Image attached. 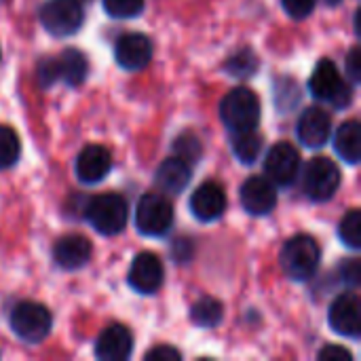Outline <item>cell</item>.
Instances as JSON below:
<instances>
[{"mask_svg":"<svg viewBox=\"0 0 361 361\" xmlns=\"http://www.w3.org/2000/svg\"><path fill=\"white\" fill-rule=\"evenodd\" d=\"M319 260H322V250L311 235L292 237L283 245L281 256H279L283 273L294 281L311 279L319 269Z\"/></svg>","mask_w":361,"mask_h":361,"instance_id":"obj_1","label":"cell"},{"mask_svg":"<svg viewBox=\"0 0 361 361\" xmlns=\"http://www.w3.org/2000/svg\"><path fill=\"white\" fill-rule=\"evenodd\" d=\"M220 118L233 131H252L260 123V99L247 87H237L222 97Z\"/></svg>","mask_w":361,"mask_h":361,"instance_id":"obj_2","label":"cell"},{"mask_svg":"<svg viewBox=\"0 0 361 361\" xmlns=\"http://www.w3.org/2000/svg\"><path fill=\"white\" fill-rule=\"evenodd\" d=\"M127 218L129 207L125 197H121L118 192L97 195L87 205V220L104 237H114L123 233L127 226Z\"/></svg>","mask_w":361,"mask_h":361,"instance_id":"obj_3","label":"cell"},{"mask_svg":"<svg viewBox=\"0 0 361 361\" xmlns=\"http://www.w3.org/2000/svg\"><path fill=\"white\" fill-rule=\"evenodd\" d=\"M309 89H311L313 97H317L319 102H330L338 110L347 108L353 97L351 87L343 80V76L332 59L317 61V66L311 74V80H309Z\"/></svg>","mask_w":361,"mask_h":361,"instance_id":"obj_4","label":"cell"},{"mask_svg":"<svg viewBox=\"0 0 361 361\" xmlns=\"http://www.w3.org/2000/svg\"><path fill=\"white\" fill-rule=\"evenodd\" d=\"M341 186V169L328 157H315L305 165L302 190L311 201H330Z\"/></svg>","mask_w":361,"mask_h":361,"instance_id":"obj_5","label":"cell"},{"mask_svg":"<svg viewBox=\"0 0 361 361\" xmlns=\"http://www.w3.org/2000/svg\"><path fill=\"white\" fill-rule=\"evenodd\" d=\"M53 326V317L47 307L38 302H19L11 311V330L23 343L36 345L42 343Z\"/></svg>","mask_w":361,"mask_h":361,"instance_id":"obj_6","label":"cell"},{"mask_svg":"<svg viewBox=\"0 0 361 361\" xmlns=\"http://www.w3.org/2000/svg\"><path fill=\"white\" fill-rule=\"evenodd\" d=\"M137 231L146 237H161L173 224V205L165 195L148 192L137 201L135 209Z\"/></svg>","mask_w":361,"mask_h":361,"instance_id":"obj_7","label":"cell"},{"mask_svg":"<svg viewBox=\"0 0 361 361\" xmlns=\"http://www.w3.org/2000/svg\"><path fill=\"white\" fill-rule=\"evenodd\" d=\"M85 11L78 0H49L40 8V23L51 36H72L80 30Z\"/></svg>","mask_w":361,"mask_h":361,"instance_id":"obj_8","label":"cell"},{"mask_svg":"<svg viewBox=\"0 0 361 361\" xmlns=\"http://www.w3.org/2000/svg\"><path fill=\"white\" fill-rule=\"evenodd\" d=\"M300 171V154L290 142H277L267 159H264V173L275 186H292Z\"/></svg>","mask_w":361,"mask_h":361,"instance_id":"obj_9","label":"cell"},{"mask_svg":"<svg viewBox=\"0 0 361 361\" xmlns=\"http://www.w3.org/2000/svg\"><path fill=\"white\" fill-rule=\"evenodd\" d=\"M163 277H165V271H163V262L159 260V256L152 252H142L131 262L127 281L131 290L148 296V294L159 292V288L163 286Z\"/></svg>","mask_w":361,"mask_h":361,"instance_id":"obj_10","label":"cell"},{"mask_svg":"<svg viewBox=\"0 0 361 361\" xmlns=\"http://www.w3.org/2000/svg\"><path fill=\"white\" fill-rule=\"evenodd\" d=\"M114 57H116V63L121 68L129 70V72L144 70L152 59V42H150L148 36H144L140 32L123 34L116 40Z\"/></svg>","mask_w":361,"mask_h":361,"instance_id":"obj_11","label":"cell"},{"mask_svg":"<svg viewBox=\"0 0 361 361\" xmlns=\"http://www.w3.org/2000/svg\"><path fill=\"white\" fill-rule=\"evenodd\" d=\"M241 205L250 216H267L277 205V188L264 176H252L241 186Z\"/></svg>","mask_w":361,"mask_h":361,"instance_id":"obj_12","label":"cell"},{"mask_svg":"<svg viewBox=\"0 0 361 361\" xmlns=\"http://www.w3.org/2000/svg\"><path fill=\"white\" fill-rule=\"evenodd\" d=\"M360 298L355 294H341L330 311H328V322L330 328L347 338H360L361 319H360Z\"/></svg>","mask_w":361,"mask_h":361,"instance_id":"obj_13","label":"cell"},{"mask_svg":"<svg viewBox=\"0 0 361 361\" xmlns=\"http://www.w3.org/2000/svg\"><path fill=\"white\" fill-rule=\"evenodd\" d=\"M133 353V336L129 328L114 324L102 330L95 341V357L102 361H125Z\"/></svg>","mask_w":361,"mask_h":361,"instance_id":"obj_14","label":"cell"},{"mask_svg":"<svg viewBox=\"0 0 361 361\" xmlns=\"http://www.w3.org/2000/svg\"><path fill=\"white\" fill-rule=\"evenodd\" d=\"M226 209V192L218 182H203L190 197V212L199 222H214Z\"/></svg>","mask_w":361,"mask_h":361,"instance_id":"obj_15","label":"cell"},{"mask_svg":"<svg viewBox=\"0 0 361 361\" xmlns=\"http://www.w3.org/2000/svg\"><path fill=\"white\" fill-rule=\"evenodd\" d=\"M298 140L309 146V148H322L324 144H328L330 133H332V118L330 114L319 108V106H311L302 112L300 121H298Z\"/></svg>","mask_w":361,"mask_h":361,"instance_id":"obj_16","label":"cell"},{"mask_svg":"<svg viewBox=\"0 0 361 361\" xmlns=\"http://www.w3.org/2000/svg\"><path fill=\"white\" fill-rule=\"evenodd\" d=\"M110 169H112V157L104 146H97V144L82 148L74 165L76 178L85 184L102 182L110 173Z\"/></svg>","mask_w":361,"mask_h":361,"instance_id":"obj_17","label":"cell"},{"mask_svg":"<svg viewBox=\"0 0 361 361\" xmlns=\"http://www.w3.org/2000/svg\"><path fill=\"white\" fill-rule=\"evenodd\" d=\"M53 258L57 267L66 271H76L85 267L91 258V243L82 235H66L53 247Z\"/></svg>","mask_w":361,"mask_h":361,"instance_id":"obj_18","label":"cell"},{"mask_svg":"<svg viewBox=\"0 0 361 361\" xmlns=\"http://www.w3.org/2000/svg\"><path fill=\"white\" fill-rule=\"evenodd\" d=\"M188 182H190V165L180 157L165 159L157 169V184L163 192L180 195L186 190Z\"/></svg>","mask_w":361,"mask_h":361,"instance_id":"obj_19","label":"cell"},{"mask_svg":"<svg viewBox=\"0 0 361 361\" xmlns=\"http://www.w3.org/2000/svg\"><path fill=\"white\" fill-rule=\"evenodd\" d=\"M334 150L336 154L349 163L357 165L361 159V125L357 121H347L338 127L334 135Z\"/></svg>","mask_w":361,"mask_h":361,"instance_id":"obj_20","label":"cell"},{"mask_svg":"<svg viewBox=\"0 0 361 361\" xmlns=\"http://www.w3.org/2000/svg\"><path fill=\"white\" fill-rule=\"evenodd\" d=\"M57 63H59V80H63L66 85L78 87L87 78L89 63H87V57L78 49H66L61 57L57 59Z\"/></svg>","mask_w":361,"mask_h":361,"instance_id":"obj_21","label":"cell"},{"mask_svg":"<svg viewBox=\"0 0 361 361\" xmlns=\"http://www.w3.org/2000/svg\"><path fill=\"white\" fill-rule=\"evenodd\" d=\"M222 317H224V307L220 300L212 296H203L190 307V322L199 328H216L222 322Z\"/></svg>","mask_w":361,"mask_h":361,"instance_id":"obj_22","label":"cell"},{"mask_svg":"<svg viewBox=\"0 0 361 361\" xmlns=\"http://www.w3.org/2000/svg\"><path fill=\"white\" fill-rule=\"evenodd\" d=\"M233 152L241 163L252 165L258 161V157L262 152V137L254 129L233 133Z\"/></svg>","mask_w":361,"mask_h":361,"instance_id":"obj_23","label":"cell"},{"mask_svg":"<svg viewBox=\"0 0 361 361\" xmlns=\"http://www.w3.org/2000/svg\"><path fill=\"white\" fill-rule=\"evenodd\" d=\"M21 154V144H19V135L15 133V129L0 125V169H8L17 163Z\"/></svg>","mask_w":361,"mask_h":361,"instance_id":"obj_24","label":"cell"},{"mask_svg":"<svg viewBox=\"0 0 361 361\" xmlns=\"http://www.w3.org/2000/svg\"><path fill=\"white\" fill-rule=\"evenodd\" d=\"M224 68H226V72L231 76L247 78V76H252L258 70V57L254 55L252 49H241V51H237L235 55L228 57Z\"/></svg>","mask_w":361,"mask_h":361,"instance_id":"obj_25","label":"cell"},{"mask_svg":"<svg viewBox=\"0 0 361 361\" xmlns=\"http://www.w3.org/2000/svg\"><path fill=\"white\" fill-rule=\"evenodd\" d=\"M338 237L341 241L351 247V250H360L361 247V212L360 209H351L349 214H345V218L341 220L338 226Z\"/></svg>","mask_w":361,"mask_h":361,"instance_id":"obj_26","label":"cell"},{"mask_svg":"<svg viewBox=\"0 0 361 361\" xmlns=\"http://www.w3.org/2000/svg\"><path fill=\"white\" fill-rule=\"evenodd\" d=\"M173 150H176V157H180L182 161H186L188 165L190 163H197L203 154V148H201V142L195 133H182L176 137L173 142Z\"/></svg>","mask_w":361,"mask_h":361,"instance_id":"obj_27","label":"cell"},{"mask_svg":"<svg viewBox=\"0 0 361 361\" xmlns=\"http://www.w3.org/2000/svg\"><path fill=\"white\" fill-rule=\"evenodd\" d=\"M104 11L114 19H131L144 11V0H104Z\"/></svg>","mask_w":361,"mask_h":361,"instance_id":"obj_28","label":"cell"},{"mask_svg":"<svg viewBox=\"0 0 361 361\" xmlns=\"http://www.w3.org/2000/svg\"><path fill=\"white\" fill-rule=\"evenodd\" d=\"M281 4L292 19H307L315 11L317 0H281Z\"/></svg>","mask_w":361,"mask_h":361,"instance_id":"obj_29","label":"cell"},{"mask_svg":"<svg viewBox=\"0 0 361 361\" xmlns=\"http://www.w3.org/2000/svg\"><path fill=\"white\" fill-rule=\"evenodd\" d=\"M59 80V63L57 59H42L38 66V82L47 89Z\"/></svg>","mask_w":361,"mask_h":361,"instance_id":"obj_30","label":"cell"},{"mask_svg":"<svg viewBox=\"0 0 361 361\" xmlns=\"http://www.w3.org/2000/svg\"><path fill=\"white\" fill-rule=\"evenodd\" d=\"M319 361H353V353L341 345H328L319 351Z\"/></svg>","mask_w":361,"mask_h":361,"instance_id":"obj_31","label":"cell"},{"mask_svg":"<svg viewBox=\"0 0 361 361\" xmlns=\"http://www.w3.org/2000/svg\"><path fill=\"white\" fill-rule=\"evenodd\" d=\"M144 357H146V361H180L182 360V353L176 351L169 345H159V347L150 349Z\"/></svg>","mask_w":361,"mask_h":361,"instance_id":"obj_32","label":"cell"},{"mask_svg":"<svg viewBox=\"0 0 361 361\" xmlns=\"http://www.w3.org/2000/svg\"><path fill=\"white\" fill-rule=\"evenodd\" d=\"M341 277H343V281L349 283L351 288H357L361 277L360 260H347V262L341 267Z\"/></svg>","mask_w":361,"mask_h":361,"instance_id":"obj_33","label":"cell"},{"mask_svg":"<svg viewBox=\"0 0 361 361\" xmlns=\"http://www.w3.org/2000/svg\"><path fill=\"white\" fill-rule=\"evenodd\" d=\"M347 72L353 78V82H360L361 78V57H360V47H353L349 57H347Z\"/></svg>","mask_w":361,"mask_h":361,"instance_id":"obj_34","label":"cell"},{"mask_svg":"<svg viewBox=\"0 0 361 361\" xmlns=\"http://www.w3.org/2000/svg\"><path fill=\"white\" fill-rule=\"evenodd\" d=\"M326 2H328V4H330V6H336V4H338V2H341V0H326Z\"/></svg>","mask_w":361,"mask_h":361,"instance_id":"obj_35","label":"cell"},{"mask_svg":"<svg viewBox=\"0 0 361 361\" xmlns=\"http://www.w3.org/2000/svg\"><path fill=\"white\" fill-rule=\"evenodd\" d=\"M0 55H2V53H0Z\"/></svg>","mask_w":361,"mask_h":361,"instance_id":"obj_36","label":"cell"}]
</instances>
